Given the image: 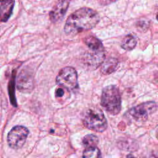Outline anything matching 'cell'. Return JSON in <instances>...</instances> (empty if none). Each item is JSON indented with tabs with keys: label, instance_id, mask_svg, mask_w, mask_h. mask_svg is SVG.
Listing matches in <instances>:
<instances>
[{
	"label": "cell",
	"instance_id": "cell-18",
	"mask_svg": "<svg viewBox=\"0 0 158 158\" xmlns=\"http://www.w3.org/2000/svg\"><path fill=\"white\" fill-rule=\"evenodd\" d=\"M68 1H70V0H68Z\"/></svg>",
	"mask_w": 158,
	"mask_h": 158
},
{
	"label": "cell",
	"instance_id": "cell-17",
	"mask_svg": "<svg viewBox=\"0 0 158 158\" xmlns=\"http://www.w3.org/2000/svg\"><path fill=\"white\" fill-rule=\"evenodd\" d=\"M69 91L66 88L58 86V87L56 88L55 91V97L56 99H61L64 97L65 96L66 94H69Z\"/></svg>",
	"mask_w": 158,
	"mask_h": 158
},
{
	"label": "cell",
	"instance_id": "cell-8",
	"mask_svg": "<svg viewBox=\"0 0 158 158\" xmlns=\"http://www.w3.org/2000/svg\"><path fill=\"white\" fill-rule=\"evenodd\" d=\"M33 80L31 73L27 70H22L17 78V88L22 92H28L33 87Z\"/></svg>",
	"mask_w": 158,
	"mask_h": 158
},
{
	"label": "cell",
	"instance_id": "cell-15",
	"mask_svg": "<svg viewBox=\"0 0 158 158\" xmlns=\"http://www.w3.org/2000/svg\"><path fill=\"white\" fill-rule=\"evenodd\" d=\"M101 156V153L100 150L97 148V146H92L86 148L83 152V157L87 158H94V157H100Z\"/></svg>",
	"mask_w": 158,
	"mask_h": 158
},
{
	"label": "cell",
	"instance_id": "cell-1",
	"mask_svg": "<svg viewBox=\"0 0 158 158\" xmlns=\"http://www.w3.org/2000/svg\"><path fill=\"white\" fill-rule=\"evenodd\" d=\"M99 21L96 11L88 7H81L71 14L66 20L64 32L67 35H75L93 28Z\"/></svg>",
	"mask_w": 158,
	"mask_h": 158
},
{
	"label": "cell",
	"instance_id": "cell-16",
	"mask_svg": "<svg viewBox=\"0 0 158 158\" xmlns=\"http://www.w3.org/2000/svg\"><path fill=\"white\" fill-rule=\"evenodd\" d=\"M14 74H13V76L11 78V80H10L9 83V97L10 99V102L12 104L16 107V100H15V92H14V85H15V81H14Z\"/></svg>",
	"mask_w": 158,
	"mask_h": 158
},
{
	"label": "cell",
	"instance_id": "cell-7",
	"mask_svg": "<svg viewBox=\"0 0 158 158\" xmlns=\"http://www.w3.org/2000/svg\"><path fill=\"white\" fill-rule=\"evenodd\" d=\"M104 59V51H96L89 49V51L84 53L82 60L88 69L95 70L102 64Z\"/></svg>",
	"mask_w": 158,
	"mask_h": 158
},
{
	"label": "cell",
	"instance_id": "cell-11",
	"mask_svg": "<svg viewBox=\"0 0 158 158\" xmlns=\"http://www.w3.org/2000/svg\"><path fill=\"white\" fill-rule=\"evenodd\" d=\"M118 65V62L116 59L109 58L107 59H104L102 63L101 71L104 75L110 74L117 69Z\"/></svg>",
	"mask_w": 158,
	"mask_h": 158
},
{
	"label": "cell",
	"instance_id": "cell-6",
	"mask_svg": "<svg viewBox=\"0 0 158 158\" xmlns=\"http://www.w3.org/2000/svg\"><path fill=\"white\" fill-rule=\"evenodd\" d=\"M157 104L155 102L148 101L132 107L129 113L130 115L137 121H145L148 116L156 112Z\"/></svg>",
	"mask_w": 158,
	"mask_h": 158
},
{
	"label": "cell",
	"instance_id": "cell-9",
	"mask_svg": "<svg viewBox=\"0 0 158 158\" xmlns=\"http://www.w3.org/2000/svg\"><path fill=\"white\" fill-rule=\"evenodd\" d=\"M69 4L68 0H60L59 2L53 7L52 10L49 12L50 20L56 23L60 21L64 17Z\"/></svg>",
	"mask_w": 158,
	"mask_h": 158
},
{
	"label": "cell",
	"instance_id": "cell-3",
	"mask_svg": "<svg viewBox=\"0 0 158 158\" xmlns=\"http://www.w3.org/2000/svg\"><path fill=\"white\" fill-rule=\"evenodd\" d=\"M82 120L86 128L96 132H102L107 127L106 117L99 108L88 109L84 114Z\"/></svg>",
	"mask_w": 158,
	"mask_h": 158
},
{
	"label": "cell",
	"instance_id": "cell-14",
	"mask_svg": "<svg viewBox=\"0 0 158 158\" xmlns=\"http://www.w3.org/2000/svg\"><path fill=\"white\" fill-rule=\"evenodd\" d=\"M98 143V138L93 134L86 135L82 139V143L85 148L97 146Z\"/></svg>",
	"mask_w": 158,
	"mask_h": 158
},
{
	"label": "cell",
	"instance_id": "cell-13",
	"mask_svg": "<svg viewBox=\"0 0 158 158\" xmlns=\"http://www.w3.org/2000/svg\"><path fill=\"white\" fill-rule=\"evenodd\" d=\"M136 38L134 35H127L122 40L121 43V47L126 51H131L136 47Z\"/></svg>",
	"mask_w": 158,
	"mask_h": 158
},
{
	"label": "cell",
	"instance_id": "cell-5",
	"mask_svg": "<svg viewBox=\"0 0 158 158\" xmlns=\"http://www.w3.org/2000/svg\"><path fill=\"white\" fill-rule=\"evenodd\" d=\"M29 131L25 127L22 125L14 127L7 135L8 145L14 149L21 148L25 143Z\"/></svg>",
	"mask_w": 158,
	"mask_h": 158
},
{
	"label": "cell",
	"instance_id": "cell-12",
	"mask_svg": "<svg viewBox=\"0 0 158 158\" xmlns=\"http://www.w3.org/2000/svg\"><path fill=\"white\" fill-rule=\"evenodd\" d=\"M84 43L89 49L96 51H104V48L101 41L95 36H89L85 38Z\"/></svg>",
	"mask_w": 158,
	"mask_h": 158
},
{
	"label": "cell",
	"instance_id": "cell-4",
	"mask_svg": "<svg viewBox=\"0 0 158 158\" xmlns=\"http://www.w3.org/2000/svg\"><path fill=\"white\" fill-rule=\"evenodd\" d=\"M56 84L70 90H73L78 87V75L76 70L72 67H65L58 73Z\"/></svg>",
	"mask_w": 158,
	"mask_h": 158
},
{
	"label": "cell",
	"instance_id": "cell-2",
	"mask_svg": "<svg viewBox=\"0 0 158 158\" xmlns=\"http://www.w3.org/2000/svg\"><path fill=\"white\" fill-rule=\"evenodd\" d=\"M101 105L110 114L117 115L120 112L121 96L117 86L110 85L103 88Z\"/></svg>",
	"mask_w": 158,
	"mask_h": 158
},
{
	"label": "cell",
	"instance_id": "cell-10",
	"mask_svg": "<svg viewBox=\"0 0 158 158\" xmlns=\"http://www.w3.org/2000/svg\"><path fill=\"white\" fill-rule=\"evenodd\" d=\"M15 0H0V22H6L12 14Z\"/></svg>",
	"mask_w": 158,
	"mask_h": 158
}]
</instances>
